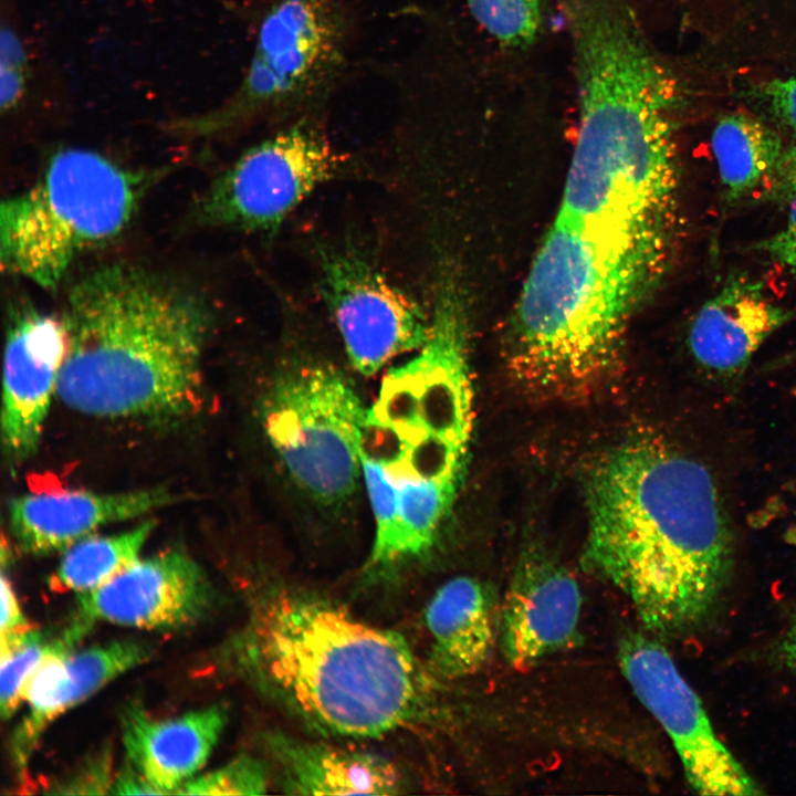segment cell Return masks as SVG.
Here are the masks:
<instances>
[{"label":"cell","mask_w":796,"mask_h":796,"mask_svg":"<svg viewBox=\"0 0 796 796\" xmlns=\"http://www.w3.org/2000/svg\"><path fill=\"white\" fill-rule=\"evenodd\" d=\"M752 96L796 135V76L762 82L752 90Z\"/></svg>","instance_id":"cell-28"},{"label":"cell","mask_w":796,"mask_h":796,"mask_svg":"<svg viewBox=\"0 0 796 796\" xmlns=\"http://www.w3.org/2000/svg\"><path fill=\"white\" fill-rule=\"evenodd\" d=\"M268 787L264 765L249 755H241L223 766L195 776L179 795H262Z\"/></svg>","instance_id":"cell-27"},{"label":"cell","mask_w":796,"mask_h":796,"mask_svg":"<svg viewBox=\"0 0 796 796\" xmlns=\"http://www.w3.org/2000/svg\"><path fill=\"white\" fill-rule=\"evenodd\" d=\"M579 128L558 214L679 238L672 73L625 0H567Z\"/></svg>","instance_id":"cell-2"},{"label":"cell","mask_w":796,"mask_h":796,"mask_svg":"<svg viewBox=\"0 0 796 796\" xmlns=\"http://www.w3.org/2000/svg\"><path fill=\"white\" fill-rule=\"evenodd\" d=\"M111 779L109 761L101 756L84 766L72 779H67L56 793L63 794H105L113 786Z\"/></svg>","instance_id":"cell-30"},{"label":"cell","mask_w":796,"mask_h":796,"mask_svg":"<svg viewBox=\"0 0 796 796\" xmlns=\"http://www.w3.org/2000/svg\"><path fill=\"white\" fill-rule=\"evenodd\" d=\"M362 472L376 527L368 567H388L398 563V489L385 467L365 452L362 454Z\"/></svg>","instance_id":"cell-24"},{"label":"cell","mask_w":796,"mask_h":796,"mask_svg":"<svg viewBox=\"0 0 796 796\" xmlns=\"http://www.w3.org/2000/svg\"><path fill=\"white\" fill-rule=\"evenodd\" d=\"M342 21L334 0H280L264 17L248 74L220 111L182 126L214 133L312 93L336 64Z\"/></svg>","instance_id":"cell-9"},{"label":"cell","mask_w":796,"mask_h":796,"mask_svg":"<svg viewBox=\"0 0 796 796\" xmlns=\"http://www.w3.org/2000/svg\"><path fill=\"white\" fill-rule=\"evenodd\" d=\"M62 318L56 395L70 408L174 422L202 407L211 316L199 295L139 266L105 265L71 287Z\"/></svg>","instance_id":"cell-4"},{"label":"cell","mask_w":796,"mask_h":796,"mask_svg":"<svg viewBox=\"0 0 796 796\" xmlns=\"http://www.w3.org/2000/svg\"><path fill=\"white\" fill-rule=\"evenodd\" d=\"M433 669L446 678L476 671L494 645L493 600L478 579L458 576L441 585L425 610Z\"/></svg>","instance_id":"cell-21"},{"label":"cell","mask_w":796,"mask_h":796,"mask_svg":"<svg viewBox=\"0 0 796 796\" xmlns=\"http://www.w3.org/2000/svg\"><path fill=\"white\" fill-rule=\"evenodd\" d=\"M227 723L220 705L154 719L136 703L121 715L127 761L160 795L179 789L203 767Z\"/></svg>","instance_id":"cell-19"},{"label":"cell","mask_w":796,"mask_h":796,"mask_svg":"<svg viewBox=\"0 0 796 796\" xmlns=\"http://www.w3.org/2000/svg\"><path fill=\"white\" fill-rule=\"evenodd\" d=\"M59 645L46 641L36 630L1 635L0 646V711L10 719L23 702L27 682L41 661Z\"/></svg>","instance_id":"cell-25"},{"label":"cell","mask_w":796,"mask_h":796,"mask_svg":"<svg viewBox=\"0 0 796 796\" xmlns=\"http://www.w3.org/2000/svg\"><path fill=\"white\" fill-rule=\"evenodd\" d=\"M796 317V311L774 302L760 281L731 276L695 314L688 346L708 373L741 376L761 345Z\"/></svg>","instance_id":"cell-18"},{"label":"cell","mask_w":796,"mask_h":796,"mask_svg":"<svg viewBox=\"0 0 796 796\" xmlns=\"http://www.w3.org/2000/svg\"><path fill=\"white\" fill-rule=\"evenodd\" d=\"M619 663L639 701L670 737L692 789L709 796H752L760 785L716 736L704 706L668 650L631 633L619 646Z\"/></svg>","instance_id":"cell-11"},{"label":"cell","mask_w":796,"mask_h":796,"mask_svg":"<svg viewBox=\"0 0 796 796\" xmlns=\"http://www.w3.org/2000/svg\"><path fill=\"white\" fill-rule=\"evenodd\" d=\"M24 63L6 62L1 63V108L6 109L15 104L23 87Z\"/></svg>","instance_id":"cell-33"},{"label":"cell","mask_w":796,"mask_h":796,"mask_svg":"<svg viewBox=\"0 0 796 796\" xmlns=\"http://www.w3.org/2000/svg\"><path fill=\"white\" fill-rule=\"evenodd\" d=\"M237 648L263 690L323 733L381 736L415 722L428 702L427 677L402 636L314 595L265 599Z\"/></svg>","instance_id":"cell-5"},{"label":"cell","mask_w":796,"mask_h":796,"mask_svg":"<svg viewBox=\"0 0 796 796\" xmlns=\"http://www.w3.org/2000/svg\"><path fill=\"white\" fill-rule=\"evenodd\" d=\"M64 636L29 678L23 691L27 713L15 727L10 752L21 772L46 727L123 673L147 661L150 648L137 640H115L74 651Z\"/></svg>","instance_id":"cell-15"},{"label":"cell","mask_w":796,"mask_h":796,"mask_svg":"<svg viewBox=\"0 0 796 796\" xmlns=\"http://www.w3.org/2000/svg\"><path fill=\"white\" fill-rule=\"evenodd\" d=\"M149 177L85 149H62L27 190L0 209L4 271L43 289L59 285L85 251L119 234Z\"/></svg>","instance_id":"cell-7"},{"label":"cell","mask_w":796,"mask_h":796,"mask_svg":"<svg viewBox=\"0 0 796 796\" xmlns=\"http://www.w3.org/2000/svg\"><path fill=\"white\" fill-rule=\"evenodd\" d=\"M468 305L442 279L423 344L383 378L367 408L363 452L395 480L459 484L472 430Z\"/></svg>","instance_id":"cell-6"},{"label":"cell","mask_w":796,"mask_h":796,"mask_svg":"<svg viewBox=\"0 0 796 796\" xmlns=\"http://www.w3.org/2000/svg\"><path fill=\"white\" fill-rule=\"evenodd\" d=\"M678 242L557 214L507 331V364L535 394L590 392L611 370L628 322L668 272Z\"/></svg>","instance_id":"cell-3"},{"label":"cell","mask_w":796,"mask_h":796,"mask_svg":"<svg viewBox=\"0 0 796 796\" xmlns=\"http://www.w3.org/2000/svg\"><path fill=\"white\" fill-rule=\"evenodd\" d=\"M109 794L116 795H135V794H151L156 795L159 792L133 766L129 764L127 768L122 771L116 778H114L113 786Z\"/></svg>","instance_id":"cell-34"},{"label":"cell","mask_w":796,"mask_h":796,"mask_svg":"<svg viewBox=\"0 0 796 796\" xmlns=\"http://www.w3.org/2000/svg\"><path fill=\"white\" fill-rule=\"evenodd\" d=\"M473 18L504 44L530 43L538 32V0H465Z\"/></svg>","instance_id":"cell-26"},{"label":"cell","mask_w":796,"mask_h":796,"mask_svg":"<svg viewBox=\"0 0 796 796\" xmlns=\"http://www.w3.org/2000/svg\"><path fill=\"white\" fill-rule=\"evenodd\" d=\"M367 408L325 364L287 369L265 400L266 437L292 480L323 503L350 495L362 472Z\"/></svg>","instance_id":"cell-8"},{"label":"cell","mask_w":796,"mask_h":796,"mask_svg":"<svg viewBox=\"0 0 796 796\" xmlns=\"http://www.w3.org/2000/svg\"><path fill=\"white\" fill-rule=\"evenodd\" d=\"M786 541L796 545V525L787 532Z\"/></svg>","instance_id":"cell-37"},{"label":"cell","mask_w":796,"mask_h":796,"mask_svg":"<svg viewBox=\"0 0 796 796\" xmlns=\"http://www.w3.org/2000/svg\"><path fill=\"white\" fill-rule=\"evenodd\" d=\"M184 498L166 488L28 493L11 500L9 524L21 551L45 555L65 551L105 525L136 519Z\"/></svg>","instance_id":"cell-17"},{"label":"cell","mask_w":796,"mask_h":796,"mask_svg":"<svg viewBox=\"0 0 796 796\" xmlns=\"http://www.w3.org/2000/svg\"><path fill=\"white\" fill-rule=\"evenodd\" d=\"M322 287L353 367L365 376L426 341L430 316L359 256L325 255Z\"/></svg>","instance_id":"cell-12"},{"label":"cell","mask_w":796,"mask_h":796,"mask_svg":"<svg viewBox=\"0 0 796 796\" xmlns=\"http://www.w3.org/2000/svg\"><path fill=\"white\" fill-rule=\"evenodd\" d=\"M154 528L155 521L147 520L127 532L76 542L64 551L54 584L78 594L102 586L139 559Z\"/></svg>","instance_id":"cell-23"},{"label":"cell","mask_w":796,"mask_h":796,"mask_svg":"<svg viewBox=\"0 0 796 796\" xmlns=\"http://www.w3.org/2000/svg\"><path fill=\"white\" fill-rule=\"evenodd\" d=\"M796 363V349L787 355L774 360L768 368H778L788 364Z\"/></svg>","instance_id":"cell-36"},{"label":"cell","mask_w":796,"mask_h":796,"mask_svg":"<svg viewBox=\"0 0 796 796\" xmlns=\"http://www.w3.org/2000/svg\"><path fill=\"white\" fill-rule=\"evenodd\" d=\"M580 610V588L564 566L542 553L522 557L501 614L505 658L524 667L572 645Z\"/></svg>","instance_id":"cell-16"},{"label":"cell","mask_w":796,"mask_h":796,"mask_svg":"<svg viewBox=\"0 0 796 796\" xmlns=\"http://www.w3.org/2000/svg\"><path fill=\"white\" fill-rule=\"evenodd\" d=\"M327 139L297 124L243 153L207 190L201 221L253 232H273L337 170Z\"/></svg>","instance_id":"cell-10"},{"label":"cell","mask_w":796,"mask_h":796,"mask_svg":"<svg viewBox=\"0 0 796 796\" xmlns=\"http://www.w3.org/2000/svg\"><path fill=\"white\" fill-rule=\"evenodd\" d=\"M785 226L758 244V249L790 274H796V197L788 202Z\"/></svg>","instance_id":"cell-29"},{"label":"cell","mask_w":796,"mask_h":796,"mask_svg":"<svg viewBox=\"0 0 796 796\" xmlns=\"http://www.w3.org/2000/svg\"><path fill=\"white\" fill-rule=\"evenodd\" d=\"M769 199L788 202L796 197V144L785 148L782 158L766 185Z\"/></svg>","instance_id":"cell-31"},{"label":"cell","mask_w":796,"mask_h":796,"mask_svg":"<svg viewBox=\"0 0 796 796\" xmlns=\"http://www.w3.org/2000/svg\"><path fill=\"white\" fill-rule=\"evenodd\" d=\"M63 318L25 308L11 320L3 358L1 437L10 462L38 449L66 355Z\"/></svg>","instance_id":"cell-14"},{"label":"cell","mask_w":796,"mask_h":796,"mask_svg":"<svg viewBox=\"0 0 796 796\" xmlns=\"http://www.w3.org/2000/svg\"><path fill=\"white\" fill-rule=\"evenodd\" d=\"M269 745L282 769L287 794L394 795L402 785L395 765L373 753L277 734L269 739Z\"/></svg>","instance_id":"cell-20"},{"label":"cell","mask_w":796,"mask_h":796,"mask_svg":"<svg viewBox=\"0 0 796 796\" xmlns=\"http://www.w3.org/2000/svg\"><path fill=\"white\" fill-rule=\"evenodd\" d=\"M711 146L727 203L766 186L785 150L775 129L744 112L719 118Z\"/></svg>","instance_id":"cell-22"},{"label":"cell","mask_w":796,"mask_h":796,"mask_svg":"<svg viewBox=\"0 0 796 796\" xmlns=\"http://www.w3.org/2000/svg\"><path fill=\"white\" fill-rule=\"evenodd\" d=\"M584 566L630 601L643 627L682 637L713 615L733 534L706 468L654 438L612 450L587 484Z\"/></svg>","instance_id":"cell-1"},{"label":"cell","mask_w":796,"mask_h":796,"mask_svg":"<svg viewBox=\"0 0 796 796\" xmlns=\"http://www.w3.org/2000/svg\"><path fill=\"white\" fill-rule=\"evenodd\" d=\"M1 635L23 631L30 626L24 618L12 585L2 572L1 575Z\"/></svg>","instance_id":"cell-32"},{"label":"cell","mask_w":796,"mask_h":796,"mask_svg":"<svg viewBox=\"0 0 796 796\" xmlns=\"http://www.w3.org/2000/svg\"><path fill=\"white\" fill-rule=\"evenodd\" d=\"M212 598L202 568L178 549L139 558L102 586L80 593L65 630L80 641L96 621L171 631L201 619Z\"/></svg>","instance_id":"cell-13"},{"label":"cell","mask_w":796,"mask_h":796,"mask_svg":"<svg viewBox=\"0 0 796 796\" xmlns=\"http://www.w3.org/2000/svg\"><path fill=\"white\" fill-rule=\"evenodd\" d=\"M778 653L783 662L796 673V611L781 640Z\"/></svg>","instance_id":"cell-35"}]
</instances>
